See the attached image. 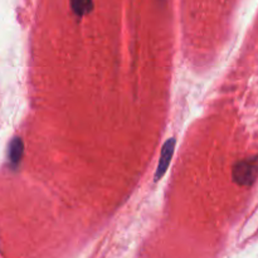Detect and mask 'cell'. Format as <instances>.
Listing matches in <instances>:
<instances>
[{"mask_svg": "<svg viewBox=\"0 0 258 258\" xmlns=\"http://www.w3.org/2000/svg\"><path fill=\"white\" fill-rule=\"evenodd\" d=\"M258 176V158H248L234 164L232 178L241 186H249Z\"/></svg>", "mask_w": 258, "mask_h": 258, "instance_id": "1", "label": "cell"}, {"mask_svg": "<svg viewBox=\"0 0 258 258\" xmlns=\"http://www.w3.org/2000/svg\"><path fill=\"white\" fill-rule=\"evenodd\" d=\"M174 149H175V140L174 139H169L163 146V150H161L160 154V160H159L158 169H156L155 178H154V181H158L163 178L164 174L168 170L169 165H170L171 158L174 155Z\"/></svg>", "mask_w": 258, "mask_h": 258, "instance_id": "2", "label": "cell"}, {"mask_svg": "<svg viewBox=\"0 0 258 258\" xmlns=\"http://www.w3.org/2000/svg\"><path fill=\"white\" fill-rule=\"evenodd\" d=\"M23 154H24V144H23L22 139L15 138L9 145V163L12 168H17L19 165Z\"/></svg>", "mask_w": 258, "mask_h": 258, "instance_id": "3", "label": "cell"}, {"mask_svg": "<svg viewBox=\"0 0 258 258\" xmlns=\"http://www.w3.org/2000/svg\"><path fill=\"white\" fill-rule=\"evenodd\" d=\"M71 9L77 17H85L93 9V0H70Z\"/></svg>", "mask_w": 258, "mask_h": 258, "instance_id": "4", "label": "cell"}]
</instances>
